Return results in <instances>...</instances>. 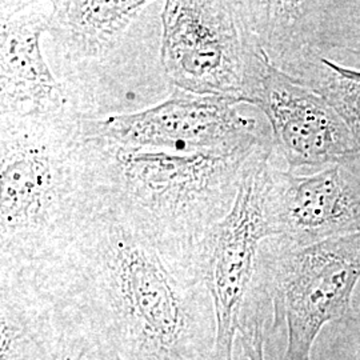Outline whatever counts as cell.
I'll use <instances>...</instances> for the list:
<instances>
[{"label":"cell","instance_id":"cell-14","mask_svg":"<svg viewBox=\"0 0 360 360\" xmlns=\"http://www.w3.org/2000/svg\"><path fill=\"white\" fill-rule=\"evenodd\" d=\"M264 321L260 307L245 312L239 328L238 340L243 348L247 360H266L264 358Z\"/></svg>","mask_w":360,"mask_h":360},{"label":"cell","instance_id":"cell-5","mask_svg":"<svg viewBox=\"0 0 360 360\" xmlns=\"http://www.w3.org/2000/svg\"><path fill=\"white\" fill-rule=\"evenodd\" d=\"M266 292L274 326L287 336L284 360H311L323 327L347 318L360 281V232L306 247L270 239Z\"/></svg>","mask_w":360,"mask_h":360},{"label":"cell","instance_id":"cell-11","mask_svg":"<svg viewBox=\"0 0 360 360\" xmlns=\"http://www.w3.org/2000/svg\"><path fill=\"white\" fill-rule=\"evenodd\" d=\"M53 11L52 0L0 1V116L72 114L41 47Z\"/></svg>","mask_w":360,"mask_h":360},{"label":"cell","instance_id":"cell-13","mask_svg":"<svg viewBox=\"0 0 360 360\" xmlns=\"http://www.w3.org/2000/svg\"><path fill=\"white\" fill-rule=\"evenodd\" d=\"M334 107L347 124L360 151V71L321 58L299 79Z\"/></svg>","mask_w":360,"mask_h":360},{"label":"cell","instance_id":"cell-6","mask_svg":"<svg viewBox=\"0 0 360 360\" xmlns=\"http://www.w3.org/2000/svg\"><path fill=\"white\" fill-rule=\"evenodd\" d=\"M274 144L248 162L231 210L202 239L203 267L217 319L215 360H233L235 342L252 297L264 243L274 239L267 217Z\"/></svg>","mask_w":360,"mask_h":360},{"label":"cell","instance_id":"cell-2","mask_svg":"<svg viewBox=\"0 0 360 360\" xmlns=\"http://www.w3.org/2000/svg\"><path fill=\"white\" fill-rule=\"evenodd\" d=\"M163 6L162 0H55L41 47L74 115H129L172 94L162 63Z\"/></svg>","mask_w":360,"mask_h":360},{"label":"cell","instance_id":"cell-3","mask_svg":"<svg viewBox=\"0 0 360 360\" xmlns=\"http://www.w3.org/2000/svg\"><path fill=\"white\" fill-rule=\"evenodd\" d=\"M98 207L79 117L0 116V274L51 257Z\"/></svg>","mask_w":360,"mask_h":360},{"label":"cell","instance_id":"cell-10","mask_svg":"<svg viewBox=\"0 0 360 360\" xmlns=\"http://www.w3.org/2000/svg\"><path fill=\"white\" fill-rule=\"evenodd\" d=\"M359 158L306 174L272 165L267 217L274 239L306 247L360 232Z\"/></svg>","mask_w":360,"mask_h":360},{"label":"cell","instance_id":"cell-7","mask_svg":"<svg viewBox=\"0 0 360 360\" xmlns=\"http://www.w3.org/2000/svg\"><path fill=\"white\" fill-rule=\"evenodd\" d=\"M250 46L240 102L266 116L274 151L282 155L287 171L314 172L359 158L358 144L334 107Z\"/></svg>","mask_w":360,"mask_h":360},{"label":"cell","instance_id":"cell-4","mask_svg":"<svg viewBox=\"0 0 360 360\" xmlns=\"http://www.w3.org/2000/svg\"><path fill=\"white\" fill-rule=\"evenodd\" d=\"M83 139L101 202L158 235L190 242L227 215L248 162L272 143L176 153Z\"/></svg>","mask_w":360,"mask_h":360},{"label":"cell","instance_id":"cell-9","mask_svg":"<svg viewBox=\"0 0 360 360\" xmlns=\"http://www.w3.org/2000/svg\"><path fill=\"white\" fill-rule=\"evenodd\" d=\"M162 27V63L175 89L240 102L251 46L232 1L167 0Z\"/></svg>","mask_w":360,"mask_h":360},{"label":"cell","instance_id":"cell-8","mask_svg":"<svg viewBox=\"0 0 360 360\" xmlns=\"http://www.w3.org/2000/svg\"><path fill=\"white\" fill-rule=\"evenodd\" d=\"M240 102L174 89L162 103L129 115L82 120L84 138L119 147L176 153L218 151L266 142L259 122Z\"/></svg>","mask_w":360,"mask_h":360},{"label":"cell","instance_id":"cell-12","mask_svg":"<svg viewBox=\"0 0 360 360\" xmlns=\"http://www.w3.org/2000/svg\"><path fill=\"white\" fill-rule=\"evenodd\" d=\"M0 360H123L19 278H0Z\"/></svg>","mask_w":360,"mask_h":360},{"label":"cell","instance_id":"cell-1","mask_svg":"<svg viewBox=\"0 0 360 360\" xmlns=\"http://www.w3.org/2000/svg\"><path fill=\"white\" fill-rule=\"evenodd\" d=\"M13 275L123 360H215L202 240L158 235L99 200L51 257Z\"/></svg>","mask_w":360,"mask_h":360}]
</instances>
